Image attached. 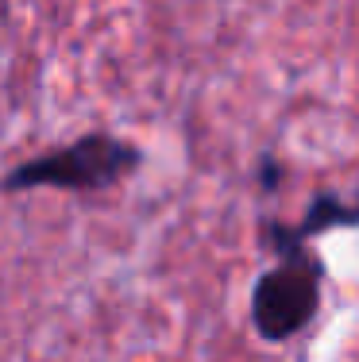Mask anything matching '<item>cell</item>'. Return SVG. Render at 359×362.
Returning a JSON list of instances; mask_svg holds the SVG:
<instances>
[{
	"label": "cell",
	"instance_id": "277c9868",
	"mask_svg": "<svg viewBox=\"0 0 359 362\" xmlns=\"http://www.w3.org/2000/svg\"><path fill=\"white\" fill-rule=\"evenodd\" d=\"M282 177H286V166H282L275 154H259V162H255V181H259L263 193H275L282 185Z\"/></svg>",
	"mask_w": 359,
	"mask_h": 362
},
{
	"label": "cell",
	"instance_id": "6da1fadb",
	"mask_svg": "<svg viewBox=\"0 0 359 362\" xmlns=\"http://www.w3.org/2000/svg\"><path fill=\"white\" fill-rule=\"evenodd\" d=\"M143 166V146L120 139L108 132H89L74 143L50 146L35 158L20 162L4 174V193H35V189H58V193H105L120 185Z\"/></svg>",
	"mask_w": 359,
	"mask_h": 362
},
{
	"label": "cell",
	"instance_id": "3957f363",
	"mask_svg": "<svg viewBox=\"0 0 359 362\" xmlns=\"http://www.w3.org/2000/svg\"><path fill=\"white\" fill-rule=\"evenodd\" d=\"M336 228H359V197L317 193L305 204V212L297 223H282V220L267 216L259 223V243L267 247L270 255L286 258V255L305 251L309 239L324 235V231H336Z\"/></svg>",
	"mask_w": 359,
	"mask_h": 362
},
{
	"label": "cell",
	"instance_id": "7a4b0ae2",
	"mask_svg": "<svg viewBox=\"0 0 359 362\" xmlns=\"http://www.w3.org/2000/svg\"><path fill=\"white\" fill-rule=\"evenodd\" d=\"M324 262L317 251H297L278 258L251 286V327L267 343H286L313 324L321 313Z\"/></svg>",
	"mask_w": 359,
	"mask_h": 362
}]
</instances>
